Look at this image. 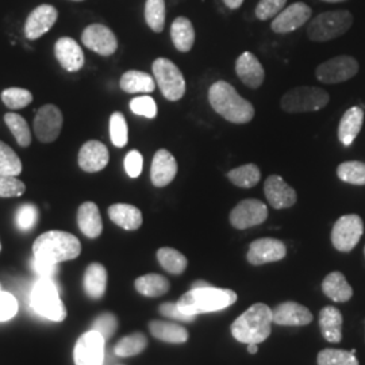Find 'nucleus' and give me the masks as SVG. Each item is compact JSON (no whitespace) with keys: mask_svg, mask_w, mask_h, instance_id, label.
I'll return each instance as SVG.
<instances>
[{"mask_svg":"<svg viewBox=\"0 0 365 365\" xmlns=\"http://www.w3.org/2000/svg\"><path fill=\"white\" fill-rule=\"evenodd\" d=\"M364 111L360 107H351L339 122V140L344 146H351L363 128Z\"/></svg>","mask_w":365,"mask_h":365,"instance_id":"nucleus-25","label":"nucleus"},{"mask_svg":"<svg viewBox=\"0 0 365 365\" xmlns=\"http://www.w3.org/2000/svg\"><path fill=\"white\" fill-rule=\"evenodd\" d=\"M58 13L51 4H41L27 16L25 34L29 39H38L48 33L57 21Z\"/></svg>","mask_w":365,"mask_h":365,"instance_id":"nucleus-19","label":"nucleus"},{"mask_svg":"<svg viewBox=\"0 0 365 365\" xmlns=\"http://www.w3.org/2000/svg\"><path fill=\"white\" fill-rule=\"evenodd\" d=\"M272 309L264 303L250 306L232 324V336L242 344H261L272 331Z\"/></svg>","mask_w":365,"mask_h":365,"instance_id":"nucleus-3","label":"nucleus"},{"mask_svg":"<svg viewBox=\"0 0 365 365\" xmlns=\"http://www.w3.org/2000/svg\"><path fill=\"white\" fill-rule=\"evenodd\" d=\"M22 173V161L13 149L0 141V175L18 176Z\"/></svg>","mask_w":365,"mask_h":365,"instance_id":"nucleus-40","label":"nucleus"},{"mask_svg":"<svg viewBox=\"0 0 365 365\" xmlns=\"http://www.w3.org/2000/svg\"><path fill=\"white\" fill-rule=\"evenodd\" d=\"M274 324L280 327H307L313 322L312 312L297 302L288 300L272 310Z\"/></svg>","mask_w":365,"mask_h":365,"instance_id":"nucleus-17","label":"nucleus"},{"mask_svg":"<svg viewBox=\"0 0 365 365\" xmlns=\"http://www.w3.org/2000/svg\"><path fill=\"white\" fill-rule=\"evenodd\" d=\"M176 173H178L176 158L165 149L157 150L152 161V168H150V179L153 185L158 188L167 187L175 179Z\"/></svg>","mask_w":365,"mask_h":365,"instance_id":"nucleus-21","label":"nucleus"},{"mask_svg":"<svg viewBox=\"0 0 365 365\" xmlns=\"http://www.w3.org/2000/svg\"><path fill=\"white\" fill-rule=\"evenodd\" d=\"M235 72L249 88H259L265 78L264 68L253 53H242L235 61Z\"/></svg>","mask_w":365,"mask_h":365,"instance_id":"nucleus-22","label":"nucleus"},{"mask_svg":"<svg viewBox=\"0 0 365 365\" xmlns=\"http://www.w3.org/2000/svg\"><path fill=\"white\" fill-rule=\"evenodd\" d=\"M157 86L165 99L170 102L180 101L185 93V78L182 71L168 58H157L152 66Z\"/></svg>","mask_w":365,"mask_h":365,"instance_id":"nucleus-8","label":"nucleus"},{"mask_svg":"<svg viewBox=\"0 0 365 365\" xmlns=\"http://www.w3.org/2000/svg\"><path fill=\"white\" fill-rule=\"evenodd\" d=\"M359 72V63L351 56H339L330 58L317 68L315 76L325 84L344 83Z\"/></svg>","mask_w":365,"mask_h":365,"instance_id":"nucleus-10","label":"nucleus"},{"mask_svg":"<svg viewBox=\"0 0 365 365\" xmlns=\"http://www.w3.org/2000/svg\"><path fill=\"white\" fill-rule=\"evenodd\" d=\"M110 138L117 148H123L128 144V123L120 113H114L110 118Z\"/></svg>","mask_w":365,"mask_h":365,"instance_id":"nucleus-42","label":"nucleus"},{"mask_svg":"<svg viewBox=\"0 0 365 365\" xmlns=\"http://www.w3.org/2000/svg\"><path fill=\"white\" fill-rule=\"evenodd\" d=\"M63 114L54 105L42 106L34 118V133L41 143L49 144L58 138L63 129Z\"/></svg>","mask_w":365,"mask_h":365,"instance_id":"nucleus-13","label":"nucleus"},{"mask_svg":"<svg viewBox=\"0 0 365 365\" xmlns=\"http://www.w3.org/2000/svg\"><path fill=\"white\" fill-rule=\"evenodd\" d=\"M317 363L318 365H360L359 360L351 351L331 348H327L318 353Z\"/></svg>","mask_w":365,"mask_h":365,"instance_id":"nucleus-41","label":"nucleus"},{"mask_svg":"<svg viewBox=\"0 0 365 365\" xmlns=\"http://www.w3.org/2000/svg\"><path fill=\"white\" fill-rule=\"evenodd\" d=\"M337 176L342 182L353 185H365V163L346 161L339 164Z\"/></svg>","mask_w":365,"mask_h":365,"instance_id":"nucleus-39","label":"nucleus"},{"mask_svg":"<svg viewBox=\"0 0 365 365\" xmlns=\"http://www.w3.org/2000/svg\"><path fill=\"white\" fill-rule=\"evenodd\" d=\"M145 21L153 31L161 33L165 25V1L164 0H146Z\"/></svg>","mask_w":365,"mask_h":365,"instance_id":"nucleus-37","label":"nucleus"},{"mask_svg":"<svg viewBox=\"0 0 365 365\" xmlns=\"http://www.w3.org/2000/svg\"><path fill=\"white\" fill-rule=\"evenodd\" d=\"M76 1H81V0H76Z\"/></svg>","mask_w":365,"mask_h":365,"instance_id":"nucleus-59","label":"nucleus"},{"mask_svg":"<svg viewBox=\"0 0 365 365\" xmlns=\"http://www.w3.org/2000/svg\"><path fill=\"white\" fill-rule=\"evenodd\" d=\"M81 41L87 49L101 56H111L117 52L118 39L115 34L101 24L86 27L81 34Z\"/></svg>","mask_w":365,"mask_h":365,"instance_id":"nucleus-15","label":"nucleus"},{"mask_svg":"<svg viewBox=\"0 0 365 365\" xmlns=\"http://www.w3.org/2000/svg\"><path fill=\"white\" fill-rule=\"evenodd\" d=\"M120 88L128 93L138 92H153L156 87V81L153 78L141 71H128L119 81Z\"/></svg>","mask_w":365,"mask_h":365,"instance_id":"nucleus-33","label":"nucleus"},{"mask_svg":"<svg viewBox=\"0 0 365 365\" xmlns=\"http://www.w3.org/2000/svg\"><path fill=\"white\" fill-rule=\"evenodd\" d=\"M33 268L39 274V277H43V279H54V276L57 274V271H58L57 264L41 260L37 257H34V260H33Z\"/></svg>","mask_w":365,"mask_h":365,"instance_id":"nucleus-52","label":"nucleus"},{"mask_svg":"<svg viewBox=\"0 0 365 365\" xmlns=\"http://www.w3.org/2000/svg\"><path fill=\"white\" fill-rule=\"evenodd\" d=\"M209 101L214 111L232 123L244 125L255 117L252 103L244 99L227 81L220 80L210 87Z\"/></svg>","mask_w":365,"mask_h":365,"instance_id":"nucleus-1","label":"nucleus"},{"mask_svg":"<svg viewBox=\"0 0 365 365\" xmlns=\"http://www.w3.org/2000/svg\"><path fill=\"white\" fill-rule=\"evenodd\" d=\"M1 101L9 108L19 110L33 102V95L25 88H7L1 92Z\"/></svg>","mask_w":365,"mask_h":365,"instance_id":"nucleus-43","label":"nucleus"},{"mask_svg":"<svg viewBox=\"0 0 365 365\" xmlns=\"http://www.w3.org/2000/svg\"><path fill=\"white\" fill-rule=\"evenodd\" d=\"M18 313V300L10 292L0 291V322L10 321Z\"/></svg>","mask_w":365,"mask_h":365,"instance_id":"nucleus-49","label":"nucleus"},{"mask_svg":"<svg viewBox=\"0 0 365 365\" xmlns=\"http://www.w3.org/2000/svg\"><path fill=\"white\" fill-rule=\"evenodd\" d=\"M247 351H248L250 354H256L257 351H259V344H248Z\"/></svg>","mask_w":365,"mask_h":365,"instance_id":"nucleus-55","label":"nucleus"},{"mask_svg":"<svg viewBox=\"0 0 365 365\" xmlns=\"http://www.w3.org/2000/svg\"><path fill=\"white\" fill-rule=\"evenodd\" d=\"M329 103V93L318 87H297L282 98V108L289 114L318 111Z\"/></svg>","mask_w":365,"mask_h":365,"instance_id":"nucleus-7","label":"nucleus"},{"mask_svg":"<svg viewBox=\"0 0 365 365\" xmlns=\"http://www.w3.org/2000/svg\"><path fill=\"white\" fill-rule=\"evenodd\" d=\"M0 250H1V245H0Z\"/></svg>","mask_w":365,"mask_h":365,"instance_id":"nucleus-58","label":"nucleus"},{"mask_svg":"<svg viewBox=\"0 0 365 365\" xmlns=\"http://www.w3.org/2000/svg\"><path fill=\"white\" fill-rule=\"evenodd\" d=\"M117 365H123V364H117Z\"/></svg>","mask_w":365,"mask_h":365,"instance_id":"nucleus-60","label":"nucleus"},{"mask_svg":"<svg viewBox=\"0 0 365 365\" xmlns=\"http://www.w3.org/2000/svg\"><path fill=\"white\" fill-rule=\"evenodd\" d=\"M287 0H260L256 7V16L260 21H268L284 10Z\"/></svg>","mask_w":365,"mask_h":365,"instance_id":"nucleus-48","label":"nucleus"},{"mask_svg":"<svg viewBox=\"0 0 365 365\" xmlns=\"http://www.w3.org/2000/svg\"><path fill=\"white\" fill-rule=\"evenodd\" d=\"M105 339L95 330L84 333L76 342L73 360L76 365H103Z\"/></svg>","mask_w":365,"mask_h":365,"instance_id":"nucleus-11","label":"nucleus"},{"mask_svg":"<svg viewBox=\"0 0 365 365\" xmlns=\"http://www.w3.org/2000/svg\"><path fill=\"white\" fill-rule=\"evenodd\" d=\"M135 289L148 298H160L170 291V280L158 274H149L135 279Z\"/></svg>","mask_w":365,"mask_h":365,"instance_id":"nucleus-32","label":"nucleus"},{"mask_svg":"<svg viewBox=\"0 0 365 365\" xmlns=\"http://www.w3.org/2000/svg\"><path fill=\"white\" fill-rule=\"evenodd\" d=\"M38 221V210L34 205L26 203L21 206L16 212V225L21 230L29 232L31 230Z\"/></svg>","mask_w":365,"mask_h":365,"instance_id":"nucleus-47","label":"nucleus"},{"mask_svg":"<svg viewBox=\"0 0 365 365\" xmlns=\"http://www.w3.org/2000/svg\"><path fill=\"white\" fill-rule=\"evenodd\" d=\"M0 291H1V289H0Z\"/></svg>","mask_w":365,"mask_h":365,"instance_id":"nucleus-61","label":"nucleus"},{"mask_svg":"<svg viewBox=\"0 0 365 365\" xmlns=\"http://www.w3.org/2000/svg\"><path fill=\"white\" fill-rule=\"evenodd\" d=\"M110 220L125 230H137L143 225V212L135 206L117 203L108 209Z\"/></svg>","mask_w":365,"mask_h":365,"instance_id":"nucleus-27","label":"nucleus"},{"mask_svg":"<svg viewBox=\"0 0 365 365\" xmlns=\"http://www.w3.org/2000/svg\"><path fill=\"white\" fill-rule=\"evenodd\" d=\"M227 178L240 188H252L260 182L261 172L257 165L247 164L230 170L227 173Z\"/></svg>","mask_w":365,"mask_h":365,"instance_id":"nucleus-36","label":"nucleus"},{"mask_svg":"<svg viewBox=\"0 0 365 365\" xmlns=\"http://www.w3.org/2000/svg\"><path fill=\"white\" fill-rule=\"evenodd\" d=\"M146 346H148L146 336L137 331L119 339L114 348V353L119 357H133L144 352Z\"/></svg>","mask_w":365,"mask_h":365,"instance_id":"nucleus-35","label":"nucleus"},{"mask_svg":"<svg viewBox=\"0 0 365 365\" xmlns=\"http://www.w3.org/2000/svg\"><path fill=\"white\" fill-rule=\"evenodd\" d=\"M170 37L179 52H190L195 43V30L191 21L185 16L176 18L170 26Z\"/></svg>","mask_w":365,"mask_h":365,"instance_id":"nucleus-31","label":"nucleus"},{"mask_svg":"<svg viewBox=\"0 0 365 365\" xmlns=\"http://www.w3.org/2000/svg\"><path fill=\"white\" fill-rule=\"evenodd\" d=\"M144 168V158L138 150H131L125 157V170L131 179H135L141 175Z\"/></svg>","mask_w":365,"mask_h":365,"instance_id":"nucleus-50","label":"nucleus"},{"mask_svg":"<svg viewBox=\"0 0 365 365\" xmlns=\"http://www.w3.org/2000/svg\"><path fill=\"white\" fill-rule=\"evenodd\" d=\"M287 255V248L283 241L276 238H259L249 245L248 259L249 264L259 267L269 262L283 260Z\"/></svg>","mask_w":365,"mask_h":365,"instance_id":"nucleus-14","label":"nucleus"},{"mask_svg":"<svg viewBox=\"0 0 365 365\" xmlns=\"http://www.w3.org/2000/svg\"><path fill=\"white\" fill-rule=\"evenodd\" d=\"M78 225L81 233L88 238H98L103 232L99 207L93 202L83 203L78 210Z\"/></svg>","mask_w":365,"mask_h":365,"instance_id":"nucleus-24","label":"nucleus"},{"mask_svg":"<svg viewBox=\"0 0 365 365\" xmlns=\"http://www.w3.org/2000/svg\"><path fill=\"white\" fill-rule=\"evenodd\" d=\"M312 16V9L306 3H294L286 7L272 21V30L277 34H286L303 26Z\"/></svg>","mask_w":365,"mask_h":365,"instance_id":"nucleus-16","label":"nucleus"},{"mask_svg":"<svg viewBox=\"0 0 365 365\" xmlns=\"http://www.w3.org/2000/svg\"><path fill=\"white\" fill-rule=\"evenodd\" d=\"M4 122L13 133L19 146L27 148L29 145L31 144V133H30V128H29L25 118L21 117L15 113H9L4 115Z\"/></svg>","mask_w":365,"mask_h":365,"instance_id":"nucleus-38","label":"nucleus"},{"mask_svg":"<svg viewBox=\"0 0 365 365\" xmlns=\"http://www.w3.org/2000/svg\"><path fill=\"white\" fill-rule=\"evenodd\" d=\"M237 294L229 288L210 286L205 288H191L178 300V307L185 315L197 317L199 314L215 313L227 309L237 302Z\"/></svg>","mask_w":365,"mask_h":365,"instance_id":"nucleus-2","label":"nucleus"},{"mask_svg":"<svg viewBox=\"0 0 365 365\" xmlns=\"http://www.w3.org/2000/svg\"><path fill=\"white\" fill-rule=\"evenodd\" d=\"M322 291L329 299L337 303H344L352 299L353 288L346 277L341 272H331L327 274L322 282Z\"/></svg>","mask_w":365,"mask_h":365,"instance_id":"nucleus-30","label":"nucleus"},{"mask_svg":"<svg viewBox=\"0 0 365 365\" xmlns=\"http://www.w3.org/2000/svg\"><path fill=\"white\" fill-rule=\"evenodd\" d=\"M364 257H365V247H364Z\"/></svg>","mask_w":365,"mask_h":365,"instance_id":"nucleus-57","label":"nucleus"},{"mask_svg":"<svg viewBox=\"0 0 365 365\" xmlns=\"http://www.w3.org/2000/svg\"><path fill=\"white\" fill-rule=\"evenodd\" d=\"M26 191V185L16 176L0 175V197H18Z\"/></svg>","mask_w":365,"mask_h":365,"instance_id":"nucleus-45","label":"nucleus"},{"mask_svg":"<svg viewBox=\"0 0 365 365\" xmlns=\"http://www.w3.org/2000/svg\"><path fill=\"white\" fill-rule=\"evenodd\" d=\"M264 192L269 205L276 210L289 209L297 203L298 199L295 190L277 175H271L265 180Z\"/></svg>","mask_w":365,"mask_h":365,"instance_id":"nucleus-18","label":"nucleus"},{"mask_svg":"<svg viewBox=\"0 0 365 365\" xmlns=\"http://www.w3.org/2000/svg\"><path fill=\"white\" fill-rule=\"evenodd\" d=\"M149 330L155 339L168 344H184L190 337L188 330L176 322L155 319L149 322Z\"/></svg>","mask_w":365,"mask_h":365,"instance_id":"nucleus-28","label":"nucleus"},{"mask_svg":"<svg viewBox=\"0 0 365 365\" xmlns=\"http://www.w3.org/2000/svg\"><path fill=\"white\" fill-rule=\"evenodd\" d=\"M268 218V209L265 203L257 199H245L240 202L230 212V223L238 230H245L257 226Z\"/></svg>","mask_w":365,"mask_h":365,"instance_id":"nucleus-12","label":"nucleus"},{"mask_svg":"<svg viewBox=\"0 0 365 365\" xmlns=\"http://www.w3.org/2000/svg\"><path fill=\"white\" fill-rule=\"evenodd\" d=\"M342 314L333 306H327L319 313V329L327 342L339 344L342 339Z\"/></svg>","mask_w":365,"mask_h":365,"instance_id":"nucleus-26","label":"nucleus"},{"mask_svg":"<svg viewBox=\"0 0 365 365\" xmlns=\"http://www.w3.org/2000/svg\"><path fill=\"white\" fill-rule=\"evenodd\" d=\"M223 3H225L226 7H229L230 10H235V9L241 7V4L244 3V0H223Z\"/></svg>","mask_w":365,"mask_h":365,"instance_id":"nucleus-53","label":"nucleus"},{"mask_svg":"<svg viewBox=\"0 0 365 365\" xmlns=\"http://www.w3.org/2000/svg\"><path fill=\"white\" fill-rule=\"evenodd\" d=\"M352 24V14L346 10L327 11L317 15L309 24L307 36L314 42H327L345 34Z\"/></svg>","mask_w":365,"mask_h":365,"instance_id":"nucleus-6","label":"nucleus"},{"mask_svg":"<svg viewBox=\"0 0 365 365\" xmlns=\"http://www.w3.org/2000/svg\"><path fill=\"white\" fill-rule=\"evenodd\" d=\"M157 260L160 265L170 274H182L188 265L187 257L173 248H161L157 250Z\"/></svg>","mask_w":365,"mask_h":365,"instance_id":"nucleus-34","label":"nucleus"},{"mask_svg":"<svg viewBox=\"0 0 365 365\" xmlns=\"http://www.w3.org/2000/svg\"><path fill=\"white\" fill-rule=\"evenodd\" d=\"M30 303L36 313L49 321L63 322L66 318V306L53 279H39L31 291Z\"/></svg>","mask_w":365,"mask_h":365,"instance_id":"nucleus-5","label":"nucleus"},{"mask_svg":"<svg viewBox=\"0 0 365 365\" xmlns=\"http://www.w3.org/2000/svg\"><path fill=\"white\" fill-rule=\"evenodd\" d=\"M107 288V271L99 262H92L84 274V291L91 299H102Z\"/></svg>","mask_w":365,"mask_h":365,"instance_id":"nucleus-29","label":"nucleus"},{"mask_svg":"<svg viewBox=\"0 0 365 365\" xmlns=\"http://www.w3.org/2000/svg\"><path fill=\"white\" fill-rule=\"evenodd\" d=\"M160 314L170 318V319H175V321H182V322H192L195 321L196 317L194 315H185L182 314L179 307H178V303H163L160 307Z\"/></svg>","mask_w":365,"mask_h":365,"instance_id":"nucleus-51","label":"nucleus"},{"mask_svg":"<svg viewBox=\"0 0 365 365\" xmlns=\"http://www.w3.org/2000/svg\"><path fill=\"white\" fill-rule=\"evenodd\" d=\"M54 54L60 66L68 72H78L84 66V53L73 38L58 39L54 45Z\"/></svg>","mask_w":365,"mask_h":365,"instance_id":"nucleus-23","label":"nucleus"},{"mask_svg":"<svg viewBox=\"0 0 365 365\" xmlns=\"http://www.w3.org/2000/svg\"><path fill=\"white\" fill-rule=\"evenodd\" d=\"M364 233L363 220L356 214L341 217L331 230V244L342 253H348L360 242Z\"/></svg>","mask_w":365,"mask_h":365,"instance_id":"nucleus-9","label":"nucleus"},{"mask_svg":"<svg viewBox=\"0 0 365 365\" xmlns=\"http://www.w3.org/2000/svg\"><path fill=\"white\" fill-rule=\"evenodd\" d=\"M34 257L60 264L64 261L78 259L81 253V244L78 237L61 230H51L38 238L33 244Z\"/></svg>","mask_w":365,"mask_h":365,"instance_id":"nucleus-4","label":"nucleus"},{"mask_svg":"<svg viewBox=\"0 0 365 365\" xmlns=\"http://www.w3.org/2000/svg\"><path fill=\"white\" fill-rule=\"evenodd\" d=\"M322 1H327V3H339V1H346V0H322Z\"/></svg>","mask_w":365,"mask_h":365,"instance_id":"nucleus-56","label":"nucleus"},{"mask_svg":"<svg viewBox=\"0 0 365 365\" xmlns=\"http://www.w3.org/2000/svg\"><path fill=\"white\" fill-rule=\"evenodd\" d=\"M118 329V318L113 313L101 314L92 324V330L98 331L105 341L111 339Z\"/></svg>","mask_w":365,"mask_h":365,"instance_id":"nucleus-44","label":"nucleus"},{"mask_svg":"<svg viewBox=\"0 0 365 365\" xmlns=\"http://www.w3.org/2000/svg\"><path fill=\"white\" fill-rule=\"evenodd\" d=\"M211 284L210 283H207L206 280H196V282H194L192 283V286H191V288H205V287H210Z\"/></svg>","mask_w":365,"mask_h":365,"instance_id":"nucleus-54","label":"nucleus"},{"mask_svg":"<svg viewBox=\"0 0 365 365\" xmlns=\"http://www.w3.org/2000/svg\"><path fill=\"white\" fill-rule=\"evenodd\" d=\"M110 161V153L105 144L99 141H88L78 152V165L84 172H99L105 170Z\"/></svg>","mask_w":365,"mask_h":365,"instance_id":"nucleus-20","label":"nucleus"},{"mask_svg":"<svg viewBox=\"0 0 365 365\" xmlns=\"http://www.w3.org/2000/svg\"><path fill=\"white\" fill-rule=\"evenodd\" d=\"M130 110L135 115L153 119L157 115V105L152 96H138L130 102Z\"/></svg>","mask_w":365,"mask_h":365,"instance_id":"nucleus-46","label":"nucleus"}]
</instances>
